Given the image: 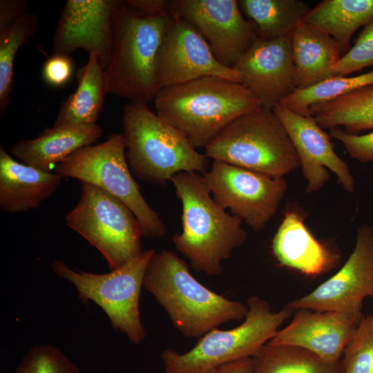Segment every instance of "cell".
I'll use <instances>...</instances> for the list:
<instances>
[{
    "label": "cell",
    "mask_w": 373,
    "mask_h": 373,
    "mask_svg": "<svg viewBox=\"0 0 373 373\" xmlns=\"http://www.w3.org/2000/svg\"><path fill=\"white\" fill-rule=\"evenodd\" d=\"M171 182L182 205V230L172 238L175 248L195 271L220 275L222 262L247 240L242 221L214 200L202 174L182 172Z\"/></svg>",
    "instance_id": "1"
},
{
    "label": "cell",
    "mask_w": 373,
    "mask_h": 373,
    "mask_svg": "<svg viewBox=\"0 0 373 373\" xmlns=\"http://www.w3.org/2000/svg\"><path fill=\"white\" fill-rule=\"evenodd\" d=\"M144 287L186 338H200L223 323L244 320L248 309L247 305L200 283L184 260L171 250L155 251L146 271Z\"/></svg>",
    "instance_id": "2"
},
{
    "label": "cell",
    "mask_w": 373,
    "mask_h": 373,
    "mask_svg": "<svg viewBox=\"0 0 373 373\" xmlns=\"http://www.w3.org/2000/svg\"><path fill=\"white\" fill-rule=\"evenodd\" d=\"M153 100L155 113L195 149L204 148L231 122L262 106L243 84L218 77L163 88Z\"/></svg>",
    "instance_id": "3"
},
{
    "label": "cell",
    "mask_w": 373,
    "mask_h": 373,
    "mask_svg": "<svg viewBox=\"0 0 373 373\" xmlns=\"http://www.w3.org/2000/svg\"><path fill=\"white\" fill-rule=\"evenodd\" d=\"M171 16L146 15L115 1L112 52L104 69L107 93L130 102L155 99L157 58Z\"/></svg>",
    "instance_id": "4"
},
{
    "label": "cell",
    "mask_w": 373,
    "mask_h": 373,
    "mask_svg": "<svg viewBox=\"0 0 373 373\" xmlns=\"http://www.w3.org/2000/svg\"><path fill=\"white\" fill-rule=\"evenodd\" d=\"M126 157L139 179L164 185L182 172L204 173L209 158L144 102H130L122 113Z\"/></svg>",
    "instance_id": "5"
},
{
    "label": "cell",
    "mask_w": 373,
    "mask_h": 373,
    "mask_svg": "<svg viewBox=\"0 0 373 373\" xmlns=\"http://www.w3.org/2000/svg\"><path fill=\"white\" fill-rule=\"evenodd\" d=\"M247 305V312L238 327L213 329L184 353L173 349L163 351L160 358L164 373H210L224 364L252 358L294 312L287 305L272 311L269 303L258 296L249 297Z\"/></svg>",
    "instance_id": "6"
},
{
    "label": "cell",
    "mask_w": 373,
    "mask_h": 373,
    "mask_svg": "<svg viewBox=\"0 0 373 373\" xmlns=\"http://www.w3.org/2000/svg\"><path fill=\"white\" fill-rule=\"evenodd\" d=\"M213 161L284 178L300 168L295 147L273 111L260 106L224 128L204 148Z\"/></svg>",
    "instance_id": "7"
},
{
    "label": "cell",
    "mask_w": 373,
    "mask_h": 373,
    "mask_svg": "<svg viewBox=\"0 0 373 373\" xmlns=\"http://www.w3.org/2000/svg\"><path fill=\"white\" fill-rule=\"evenodd\" d=\"M155 253L142 251L119 267L105 274L73 269L61 260L51 264L52 271L73 285L79 300L98 305L108 316L112 327L135 345L146 338L142 323L140 299L146 271Z\"/></svg>",
    "instance_id": "8"
},
{
    "label": "cell",
    "mask_w": 373,
    "mask_h": 373,
    "mask_svg": "<svg viewBox=\"0 0 373 373\" xmlns=\"http://www.w3.org/2000/svg\"><path fill=\"white\" fill-rule=\"evenodd\" d=\"M55 173L99 187L124 204L140 222L142 236L162 238L167 227L144 199L131 174L123 135L113 133L102 143L85 146L55 166Z\"/></svg>",
    "instance_id": "9"
},
{
    "label": "cell",
    "mask_w": 373,
    "mask_h": 373,
    "mask_svg": "<svg viewBox=\"0 0 373 373\" xmlns=\"http://www.w3.org/2000/svg\"><path fill=\"white\" fill-rule=\"evenodd\" d=\"M80 183V198L66 214V225L102 254L110 270L115 269L143 251L140 222L113 195L90 184Z\"/></svg>",
    "instance_id": "10"
},
{
    "label": "cell",
    "mask_w": 373,
    "mask_h": 373,
    "mask_svg": "<svg viewBox=\"0 0 373 373\" xmlns=\"http://www.w3.org/2000/svg\"><path fill=\"white\" fill-rule=\"evenodd\" d=\"M214 200L255 232L276 214L287 190L284 178L213 161L202 174Z\"/></svg>",
    "instance_id": "11"
},
{
    "label": "cell",
    "mask_w": 373,
    "mask_h": 373,
    "mask_svg": "<svg viewBox=\"0 0 373 373\" xmlns=\"http://www.w3.org/2000/svg\"><path fill=\"white\" fill-rule=\"evenodd\" d=\"M171 15L193 26L205 39L217 60L233 68L258 39L255 25L236 0H169Z\"/></svg>",
    "instance_id": "12"
},
{
    "label": "cell",
    "mask_w": 373,
    "mask_h": 373,
    "mask_svg": "<svg viewBox=\"0 0 373 373\" xmlns=\"http://www.w3.org/2000/svg\"><path fill=\"white\" fill-rule=\"evenodd\" d=\"M373 296V231L363 224L356 233L352 254L332 277L307 295L287 304L302 309L334 312L362 318L363 302Z\"/></svg>",
    "instance_id": "13"
},
{
    "label": "cell",
    "mask_w": 373,
    "mask_h": 373,
    "mask_svg": "<svg viewBox=\"0 0 373 373\" xmlns=\"http://www.w3.org/2000/svg\"><path fill=\"white\" fill-rule=\"evenodd\" d=\"M160 90L204 77L240 83L239 73L222 65L201 34L189 23L171 16L156 63Z\"/></svg>",
    "instance_id": "14"
},
{
    "label": "cell",
    "mask_w": 373,
    "mask_h": 373,
    "mask_svg": "<svg viewBox=\"0 0 373 373\" xmlns=\"http://www.w3.org/2000/svg\"><path fill=\"white\" fill-rule=\"evenodd\" d=\"M286 129L297 152L306 191L320 190L328 181L329 171L337 178L348 193L355 189L354 178L350 169L335 151L328 135L311 116L298 114L280 104L272 108Z\"/></svg>",
    "instance_id": "15"
},
{
    "label": "cell",
    "mask_w": 373,
    "mask_h": 373,
    "mask_svg": "<svg viewBox=\"0 0 373 373\" xmlns=\"http://www.w3.org/2000/svg\"><path fill=\"white\" fill-rule=\"evenodd\" d=\"M115 1L68 0L53 34L52 55L70 56L82 49L104 69L112 52Z\"/></svg>",
    "instance_id": "16"
},
{
    "label": "cell",
    "mask_w": 373,
    "mask_h": 373,
    "mask_svg": "<svg viewBox=\"0 0 373 373\" xmlns=\"http://www.w3.org/2000/svg\"><path fill=\"white\" fill-rule=\"evenodd\" d=\"M233 68L239 73L241 84L269 108L297 88L291 37L257 39Z\"/></svg>",
    "instance_id": "17"
},
{
    "label": "cell",
    "mask_w": 373,
    "mask_h": 373,
    "mask_svg": "<svg viewBox=\"0 0 373 373\" xmlns=\"http://www.w3.org/2000/svg\"><path fill=\"white\" fill-rule=\"evenodd\" d=\"M361 319L339 312L298 309L291 321L267 343L298 347L325 362L336 363Z\"/></svg>",
    "instance_id": "18"
},
{
    "label": "cell",
    "mask_w": 373,
    "mask_h": 373,
    "mask_svg": "<svg viewBox=\"0 0 373 373\" xmlns=\"http://www.w3.org/2000/svg\"><path fill=\"white\" fill-rule=\"evenodd\" d=\"M273 254L283 266L307 276H316L335 266L337 253L317 240L305 223L302 213L295 209L285 213L271 243Z\"/></svg>",
    "instance_id": "19"
},
{
    "label": "cell",
    "mask_w": 373,
    "mask_h": 373,
    "mask_svg": "<svg viewBox=\"0 0 373 373\" xmlns=\"http://www.w3.org/2000/svg\"><path fill=\"white\" fill-rule=\"evenodd\" d=\"M62 178L19 162L0 146V207L17 213L37 209L59 187Z\"/></svg>",
    "instance_id": "20"
},
{
    "label": "cell",
    "mask_w": 373,
    "mask_h": 373,
    "mask_svg": "<svg viewBox=\"0 0 373 373\" xmlns=\"http://www.w3.org/2000/svg\"><path fill=\"white\" fill-rule=\"evenodd\" d=\"M102 134V128L97 124L53 126L35 138L17 142L10 151L22 163L50 172L53 165L79 149L92 145Z\"/></svg>",
    "instance_id": "21"
},
{
    "label": "cell",
    "mask_w": 373,
    "mask_h": 373,
    "mask_svg": "<svg viewBox=\"0 0 373 373\" xmlns=\"http://www.w3.org/2000/svg\"><path fill=\"white\" fill-rule=\"evenodd\" d=\"M291 48L297 88L333 76V69L343 55L331 36L303 21L291 36Z\"/></svg>",
    "instance_id": "22"
},
{
    "label": "cell",
    "mask_w": 373,
    "mask_h": 373,
    "mask_svg": "<svg viewBox=\"0 0 373 373\" xmlns=\"http://www.w3.org/2000/svg\"><path fill=\"white\" fill-rule=\"evenodd\" d=\"M77 86L61 105L53 126L95 124L107 93L104 69L95 55L76 74Z\"/></svg>",
    "instance_id": "23"
},
{
    "label": "cell",
    "mask_w": 373,
    "mask_h": 373,
    "mask_svg": "<svg viewBox=\"0 0 373 373\" xmlns=\"http://www.w3.org/2000/svg\"><path fill=\"white\" fill-rule=\"evenodd\" d=\"M373 18V0H324L310 9L303 22L331 36L343 54L354 32Z\"/></svg>",
    "instance_id": "24"
},
{
    "label": "cell",
    "mask_w": 373,
    "mask_h": 373,
    "mask_svg": "<svg viewBox=\"0 0 373 373\" xmlns=\"http://www.w3.org/2000/svg\"><path fill=\"white\" fill-rule=\"evenodd\" d=\"M309 115L323 128H341L351 134L373 131V85L314 105Z\"/></svg>",
    "instance_id": "25"
},
{
    "label": "cell",
    "mask_w": 373,
    "mask_h": 373,
    "mask_svg": "<svg viewBox=\"0 0 373 373\" xmlns=\"http://www.w3.org/2000/svg\"><path fill=\"white\" fill-rule=\"evenodd\" d=\"M238 3L262 40L291 37L310 10L300 0H240Z\"/></svg>",
    "instance_id": "26"
},
{
    "label": "cell",
    "mask_w": 373,
    "mask_h": 373,
    "mask_svg": "<svg viewBox=\"0 0 373 373\" xmlns=\"http://www.w3.org/2000/svg\"><path fill=\"white\" fill-rule=\"evenodd\" d=\"M252 360L254 373H343L341 360L325 362L295 346L267 343Z\"/></svg>",
    "instance_id": "27"
},
{
    "label": "cell",
    "mask_w": 373,
    "mask_h": 373,
    "mask_svg": "<svg viewBox=\"0 0 373 373\" xmlns=\"http://www.w3.org/2000/svg\"><path fill=\"white\" fill-rule=\"evenodd\" d=\"M369 85H373V70L352 77L334 75L310 86L297 88L280 104L298 114L308 116L312 106Z\"/></svg>",
    "instance_id": "28"
},
{
    "label": "cell",
    "mask_w": 373,
    "mask_h": 373,
    "mask_svg": "<svg viewBox=\"0 0 373 373\" xmlns=\"http://www.w3.org/2000/svg\"><path fill=\"white\" fill-rule=\"evenodd\" d=\"M36 13H28L10 27L0 30V114L7 110L14 84V64L19 49L37 32Z\"/></svg>",
    "instance_id": "29"
},
{
    "label": "cell",
    "mask_w": 373,
    "mask_h": 373,
    "mask_svg": "<svg viewBox=\"0 0 373 373\" xmlns=\"http://www.w3.org/2000/svg\"><path fill=\"white\" fill-rule=\"evenodd\" d=\"M343 373H373V315H363L341 359Z\"/></svg>",
    "instance_id": "30"
},
{
    "label": "cell",
    "mask_w": 373,
    "mask_h": 373,
    "mask_svg": "<svg viewBox=\"0 0 373 373\" xmlns=\"http://www.w3.org/2000/svg\"><path fill=\"white\" fill-rule=\"evenodd\" d=\"M12 373H82L59 347L50 344L32 346Z\"/></svg>",
    "instance_id": "31"
},
{
    "label": "cell",
    "mask_w": 373,
    "mask_h": 373,
    "mask_svg": "<svg viewBox=\"0 0 373 373\" xmlns=\"http://www.w3.org/2000/svg\"><path fill=\"white\" fill-rule=\"evenodd\" d=\"M370 66H373V18L363 26L354 45L336 64L333 76H347Z\"/></svg>",
    "instance_id": "32"
},
{
    "label": "cell",
    "mask_w": 373,
    "mask_h": 373,
    "mask_svg": "<svg viewBox=\"0 0 373 373\" xmlns=\"http://www.w3.org/2000/svg\"><path fill=\"white\" fill-rule=\"evenodd\" d=\"M329 130V136L340 142L352 158L363 163L373 162V131L358 135L347 133L341 128Z\"/></svg>",
    "instance_id": "33"
},
{
    "label": "cell",
    "mask_w": 373,
    "mask_h": 373,
    "mask_svg": "<svg viewBox=\"0 0 373 373\" xmlns=\"http://www.w3.org/2000/svg\"><path fill=\"white\" fill-rule=\"evenodd\" d=\"M73 73V61L70 56L52 55L42 66V77L46 84L52 86H61L70 78Z\"/></svg>",
    "instance_id": "34"
},
{
    "label": "cell",
    "mask_w": 373,
    "mask_h": 373,
    "mask_svg": "<svg viewBox=\"0 0 373 373\" xmlns=\"http://www.w3.org/2000/svg\"><path fill=\"white\" fill-rule=\"evenodd\" d=\"M29 13L27 3L23 0L0 1V30L6 29Z\"/></svg>",
    "instance_id": "35"
},
{
    "label": "cell",
    "mask_w": 373,
    "mask_h": 373,
    "mask_svg": "<svg viewBox=\"0 0 373 373\" xmlns=\"http://www.w3.org/2000/svg\"><path fill=\"white\" fill-rule=\"evenodd\" d=\"M131 8L149 16H168L171 15L169 1L165 0H125Z\"/></svg>",
    "instance_id": "36"
},
{
    "label": "cell",
    "mask_w": 373,
    "mask_h": 373,
    "mask_svg": "<svg viewBox=\"0 0 373 373\" xmlns=\"http://www.w3.org/2000/svg\"><path fill=\"white\" fill-rule=\"evenodd\" d=\"M210 373H254L252 358H247L218 367Z\"/></svg>",
    "instance_id": "37"
},
{
    "label": "cell",
    "mask_w": 373,
    "mask_h": 373,
    "mask_svg": "<svg viewBox=\"0 0 373 373\" xmlns=\"http://www.w3.org/2000/svg\"><path fill=\"white\" fill-rule=\"evenodd\" d=\"M372 231H373V226L372 227Z\"/></svg>",
    "instance_id": "38"
}]
</instances>
